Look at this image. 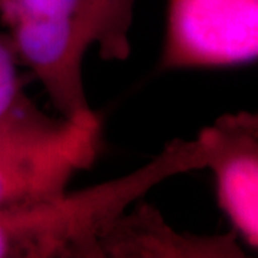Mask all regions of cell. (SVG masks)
Masks as SVG:
<instances>
[{
	"instance_id": "cell-1",
	"label": "cell",
	"mask_w": 258,
	"mask_h": 258,
	"mask_svg": "<svg viewBox=\"0 0 258 258\" xmlns=\"http://www.w3.org/2000/svg\"><path fill=\"white\" fill-rule=\"evenodd\" d=\"M205 168L201 138H176L132 172L0 208V258H102V234L168 178Z\"/></svg>"
},
{
	"instance_id": "cell-2",
	"label": "cell",
	"mask_w": 258,
	"mask_h": 258,
	"mask_svg": "<svg viewBox=\"0 0 258 258\" xmlns=\"http://www.w3.org/2000/svg\"><path fill=\"white\" fill-rule=\"evenodd\" d=\"M101 120L71 119L42 111L20 91L0 113V208L63 192L93 165Z\"/></svg>"
},
{
	"instance_id": "cell-3",
	"label": "cell",
	"mask_w": 258,
	"mask_h": 258,
	"mask_svg": "<svg viewBox=\"0 0 258 258\" xmlns=\"http://www.w3.org/2000/svg\"><path fill=\"white\" fill-rule=\"evenodd\" d=\"M258 56V0H168L164 71L227 69Z\"/></svg>"
},
{
	"instance_id": "cell-4",
	"label": "cell",
	"mask_w": 258,
	"mask_h": 258,
	"mask_svg": "<svg viewBox=\"0 0 258 258\" xmlns=\"http://www.w3.org/2000/svg\"><path fill=\"white\" fill-rule=\"evenodd\" d=\"M217 203L241 244L258 248V116L224 113L200 131Z\"/></svg>"
},
{
	"instance_id": "cell-5",
	"label": "cell",
	"mask_w": 258,
	"mask_h": 258,
	"mask_svg": "<svg viewBox=\"0 0 258 258\" xmlns=\"http://www.w3.org/2000/svg\"><path fill=\"white\" fill-rule=\"evenodd\" d=\"M102 258H241L234 231L200 235L171 227L154 205L132 204L102 234Z\"/></svg>"
},
{
	"instance_id": "cell-6",
	"label": "cell",
	"mask_w": 258,
	"mask_h": 258,
	"mask_svg": "<svg viewBox=\"0 0 258 258\" xmlns=\"http://www.w3.org/2000/svg\"><path fill=\"white\" fill-rule=\"evenodd\" d=\"M138 0H76L68 26L75 45L86 55L96 46L105 60H126Z\"/></svg>"
},
{
	"instance_id": "cell-7",
	"label": "cell",
	"mask_w": 258,
	"mask_h": 258,
	"mask_svg": "<svg viewBox=\"0 0 258 258\" xmlns=\"http://www.w3.org/2000/svg\"><path fill=\"white\" fill-rule=\"evenodd\" d=\"M76 0H0V22L9 29L23 22L69 19Z\"/></svg>"
},
{
	"instance_id": "cell-8",
	"label": "cell",
	"mask_w": 258,
	"mask_h": 258,
	"mask_svg": "<svg viewBox=\"0 0 258 258\" xmlns=\"http://www.w3.org/2000/svg\"><path fill=\"white\" fill-rule=\"evenodd\" d=\"M19 59L8 33H0V86L22 81L19 78Z\"/></svg>"
},
{
	"instance_id": "cell-9",
	"label": "cell",
	"mask_w": 258,
	"mask_h": 258,
	"mask_svg": "<svg viewBox=\"0 0 258 258\" xmlns=\"http://www.w3.org/2000/svg\"><path fill=\"white\" fill-rule=\"evenodd\" d=\"M20 91H23V82L22 81L0 86V113L9 106Z\"/></svg>"
}]
</instances>
